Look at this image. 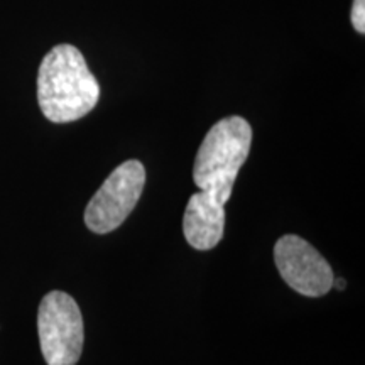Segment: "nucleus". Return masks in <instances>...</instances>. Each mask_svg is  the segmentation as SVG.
I'll list each match as a JSON object with an SVG mask.
<instances>
[{"mask_svg": "<svg viewBox=\"0 0 365 365\" xmlns=\"http://www.w3.org/2000/svg\"><path fill=\"white\" fill-rule=\"evenodd\" d=\"M333 286L336 287V289H345V286H346V282H345V279H341V277H339V279H335V277H333Z\"/></svg>", "mask_w": 365, "mask_h": 365, "instance_id": "obj_8", "label": "nucleus"}, {"mask_svg": "<svg viewBox=\"0 0 365 365\" xmlns=\"http://www.w3.org/2000/svg\"><path fill=\"white\" fill-rule=\"evenodd\" d=\"M352 19L354 29L357 31L359 34L365 33V0H354V6H352Z\"/></svg>", "mask_w": 365, "mask_h": 365, "instance_id": "obj_7", "label": "nucleus"}, {"mask_svg": "<svg viewBox=\"0 0 365 365\" xmlns=\"http://www.w3.org/2000/svg\"><path fill=\"white\" fill-rule=\"evenodd\" d=\"M145 185L143 163L130 159L110 173L85 208V225L93 234H110L125 222Z\"/></svg>", "mask_w": 365, "mask_h": 365, "instance_id": "obj_4", "label": "nucleus"}, {"mask_svg": "<svg viewBox=\"0 0 365 365\" xmlns=\"http://www.w3.org/2000/svg\"><path fill=\"white\" fill-rule=\"evenodd\" d=\"M225 205L212 195L198 191L191 195L182 217V234L196 250H212L223 239L225 230Z\"/></svg>", "mask_w": 365, "mask_h": 365, "instance_id": "obj_6", "label": "nucleus"}, {"mask_svg": "<svg viewBox=\"0 0 365 365\" xmlns=\"http://www.w3.org/2000/svg\"><path fill=\"white\" fill-rule=\"evenodd\" d=\"M38 333L48 365H76L83 352L85 327L80 307L68 293L51 291L41 301Z\"/></svg>", "mask_w": 365, "mask_h": 365, "instance_id": "obj_3", "label": "nucleus"}, {"mask_svg": "<svg viewBox=\"0 0 365 365\" xmlns=\"http://www.w3.org/2000/svg\"><path fill=\"white\" fill-rule=\"evenodd\" d=\"M250 144L252 129L244 117L234 115L218 120L196 153L193 166L196 188L225 205L230 200L240 168L247 161Z\"/></svg>", "mask_w": 365, "mask_h": 365, "instance_id": "obj_2", "label": "nucleus"}, {"mask_svg": "<svg viewBox=\"0 0 365 365\" xmlns=\"http://www.w3.org/2000/svg\"><path fill=\"white\" fill-rule=\"evenodd\" d=\"M274 262L281 277L296 293L319 298L333 287V271L327 259L298 235H284L274 245Z\"/></svg>", "mask_w": 365, "mask_h": 365, "instance_id": "obj_5", "label": "nucleus"}, {"mask_svg": "<svg viewBox=\"0 0 365 365\" xmlns=\"http://www.w3.org/2000/svg\"><path fill=\"white\" fill-rule=\"evenodd\" d=\"M100 98V85L83 54L71 44H58L46 54L38 73V102L54 124L88 115Z\"/></svg>", "mask_w": 365, "mask_h": 365, "instance_id": "obj_1", "label": "nucleus"}]
</instances>
